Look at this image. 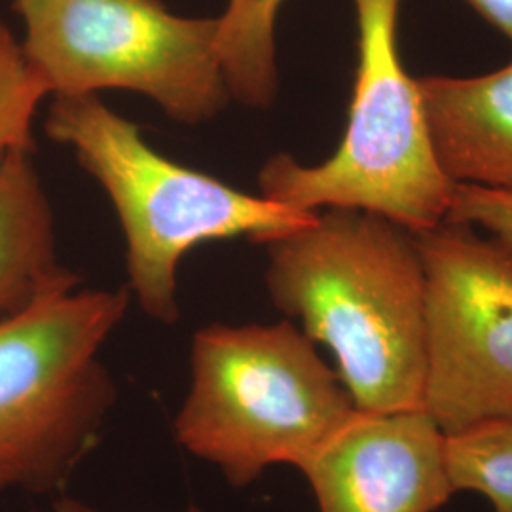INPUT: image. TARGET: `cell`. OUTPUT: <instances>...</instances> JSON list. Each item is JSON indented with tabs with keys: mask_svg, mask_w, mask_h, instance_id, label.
<instances>
[{
	"mask_svg": "<svg viewBox=\"0 0 512 512\" xmlns=\"http://www.w3.org/2000/svg\"><path fill=\"white\" fill-rule=\"evenodd\" d=\"M264 247L275 308L330 349L357 410L421 408L425 274L416 234L374 213L327 209Z\"/></svg>",
	"mask_w": 512,
	"mask_h": 512,
	"instance_id": "cell-1",
	"label": "cell"
},
{
	"mask_svg": "<svg viewBox=\"0 0 512 512\" xmlns=\"http://www.w3.org/2000/svg\"><path fill=\"white\" fill-rule=\"evenodd\" d=\"M48 95L29 69L21 42L0 19V156L14 147H35L31 124Z\"/></svg>",
	"mask_w": 512,
	"mask_h": 512,
	"instance_id": "cell-13",
	"label": "cell"
},
{
	"mask_svg": "<svg viewBox=\"0 0 512 512\" xmlns=\"http://www.w3.org/2000/svg\"><path fill=\"white\" fill-rule=\"evenodd\" d=\"M54 512H99L95 511L93 507H90L88 503H82V501H78V499H74V497H61V499H57L54 503ZM183 512H203L200 507H196V505H190V507H186Z\"/></svg>",
	"mask_w": 512,
	"mask_h": 512,
	"instance_id": "cell-16",
	"label": "cell"
},
{
	"mask_svg": "<svg viewBox=\"0 0 512 512\" xmlns=\"http://www.w3.org/2000/svg\"><path fill=\"white\" fill-rule=\"evenodd\" d=\"M446 458L456 494L476 492L494 512H512V418L446 437Z\"/></svg>",
	"mask_w": 512,
	"mask_h": 512,
	"instance_id": "cell-12",
	"label": "cell"
},
{
	"mask_svg": "<svg viewBox=\"0 0 512 512\" xmlns=\"http://www.w3.org/2000/svg\"><path fill=\"white\" fill-rule=\"evenodd\" d=\"M44 131L73 148L78 164L109 194L126 238L129 293L164 325L181 315L177 272L188 251L234 238L266 245L317 217L165 158L95 93L54 95Z\"/></svg>",
	"mask_w": 512,
	"mask_h": 512,
	"instance_id": "cell-2",
	"label": "cell"
},
{
	"mask_svg": "<svg viewBox=\"0 0 512 512\" xmlns=\"http://www.w3.org/2000/svg\"><path fill=\"white\" fill-rule=\"evenodd\" d=\"M21 50L44 90L143 93L183 124H202L232 95L222 73L219 18H183L160 0H14Z\"/></svg>",
	"mask_w": 512,
	"mask_h": 512,
	"instance_id": "cell-6",
	"label": "cell"
},
{
	"mask_svg": "<svg viewBox=\"0 0 512 512\" xmlns=\"http://www.w3.org/2000/svg\"><path fill=\"white\" fill-rule=\"evenodd\" d=\"M471 224L512 245V196L473 184H456L448 219Z\"/></svg>",
	"mask_w": 512,
	"mask_h": 512,
	"instance_id": "cell-14",
	"label": "cell"
},
{
	"mask_svg": "<svg viewBox=\"0 0 512 512\" xmlns=\"http://www.w3.org/2000/svg\"><path fill=\"white\" fill-rule=\"evenodd\" d=\"M480 18L512 44V0H465Z\"/></svg>",
	"mask_w": 512,
	"mask_h": 512,
	"instance_id": "cell-15",
	"label": "cell"
},
{
	"mask_svg": "<svg viewBox=\"0 0 512 512\" xmlns=\"http://www.w3.org/2000/svg\"><path fill=\"white\" fill-rule=\"evenodd\" d=\"M353 2L357 71L346 133L321 164L272 156L258 173L260 196L302 211H366L421 234L448 219L456 184L437 162L418 78L401 61V0Z\"/></svg>",
	"mask_w": 512,
	"mask_h": 512,
	"instance_id": "cell-4",
	"label": "cell"
},
{
	"mask_svg": "<svg viewBox=\"0 0 512 512\" xmlns=\"http://www.w3.org/2000/svg\"><path fill=\"white\" fill-rule=\"evenodd\" d=\"M298 471L319 512H437L456 495L446 435L421 408L357 410Z\"/></svg>",
	"mask_w": 512,
	"mask_h": 512,
	"instance_id": "cell-8",
	"label": "cell"
},
{
	"mask_svg": "<svg viewBox=\"0 0 512 512\" xmlns=\"http://www.w3.org/2000/svg\"><path fill=\"white\" fill-rule=\"evenodd\" d=\"M418 86L444 175L512 196V61L480 76H423Z\"/></svg>",
	"mask_w": 512,
	"mask_h": 512,
	"instance_id": "cell-9",
	"label": "cell"
},
{
	"mask_svg": "<svg viewBox=\"0 0 512 512\" xmlns=\"http://www.w3.org/2000/svg\"><path fill=\"white\" fill-rule=\"evenodd\" d=\"M285 0H228L219 18L222 73L232 99L266 109L279 80L275 65V19Z\"/></svg>",
	"mask_w": 512,
	"mask_h": 512,
	"instance_id": "cell-11",
	"label": "cell"
},
{
	"mask_svg": "<svg viewBox=\"0 0 512 512\" xmlns=\"http://www.w3.org/2000/svg\"><path fill=\"white\" fill-rule=\"evenodd\" d=\"M357 412L315 342L291 321L209 325L190 348L177 444L234 488L275 465L300 469Z\"/></svg>",
	"mask_w": 512,
	"mask_h": 512,
	"instance_id": "cell-3",
	"label": "cell"
},
{
	"mask_svg": "<svg viewBox=\"0 0 512 512\" xmlns=\"http://www.w3.org/2000/svg\"><path fill=\"white\" fill-rule=\"evenodd\" d=\"M416 243L425 274L421 410L446 437L512 418V245L454 220Z\"/></svg>",
	"mask_w": 512,
	"mask_h": 512,
	"instance_id": "cell-7",
	"label": "cell"
},
{
	"mask_svg": "<svg viewBox=\"0 0 512 512\" xmlns=\"http://www.w3.org/2000/svg\"><path fill=\"white\" fill-rule=\"evenodd\" d=\"M128 289L59 291L0 317V494H50L97 444L116 403L99 351Z\"/></svg>",
	"mask_w": 512,
	"mask_h": 512,
	"instance_id": "cell-5",
	"label": "cell"
},
{
	"mask_svg": "<svg viewBox=\"0 0 512 512\" xmlns=\"http://www.w3.org/2000/svg\"><path fill=\"white\" fill-rule=\"evenodd\" d=\"M33 150L14 147L0 156V317L80 283L59 262L54 211Z\"/></svg>",
	"mask_w": 512,
	"mask_h": 512,
	"instance_id": "cell-10",
	"label": "cell"
}]
</instances>
